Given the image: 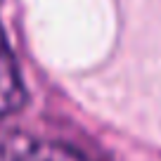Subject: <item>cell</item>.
Listing matches in <instances>:
<instances>
[{"instance_id":"7a4b0ae2","label":"cell","mask_w":161,"mask_h":161,"mask_svg":"<svg viewBox=\"0 0 161 161\" xmlns=\"http://www.w3.org/2000/svg\"><path fill=\"white\" fill-rule=\"evenodd\" d=\"M0 161H86L74 147L43 140L0 142Z\"/></svg>"},{"instance_id":"6da1fadb","label":"cell","mask_w":161,"mask_h":161,"mask_svg":"<svg viewBox=\"0 0 161 161\" xmlns=\"http://www.w3.org/2000/svg\"><path fill=\"white\" fill-rule=\"evenodd\" d=\"M26 102V88L19 74L17 57L0 26V119L19 111Z\"/></svg>"}]
</instances>
